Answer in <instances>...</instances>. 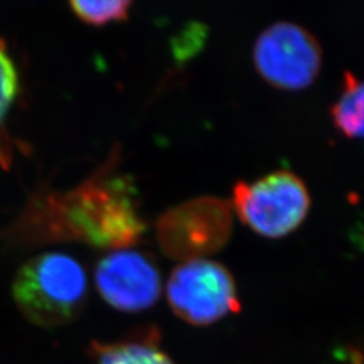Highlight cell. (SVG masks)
<instances>
[{"mask_svg":"<svg viewBox=\"0 0 364 364\" xmlns=\"http://www.w3.org/2000/svg\"><path fill=\"white\" fill-rule=\"evenodd\" d=\"M231 207L255 232L279 237L305 219L311 208V195L296 173L274 170L254 181L235 182Z\"/></svg>","mask_w":364,"mask_h":364,"instance_id":"cell-3","label":"cell"},{"mask_svg":"<svg viewBox=\"0 0 364 364\" xmlns=\"http://www.w3.org/2000/svg\"><path fill=\"white\" fill-rule=\"evenodd\" d=\"M252 58L258 73L274 87L301 90L317 77L323 49L306 27L291 21H278L257 37Z\"/></svg>","mask_w":364,"mask_h":364,"instance_id":"cell-6","label":"cell"},{"mask_svg":"<svg viewBox=\"0 0 364 364\" xmlns=\"http://www.w3.org/2000/svg\"><path fill=\"white\" fill-rule=\"evenodd\" d=\"M331 117L338 130L352 138H364V80L351 72L344 75L343 90L331 107Z\"/></svg>","mask_w":364,"mask_h":364,"instance_id":"cell-9","label":"cell"},{"mask_svg":"<svg viewBox=\"0 0 364 364\" xmlns=\"http://www.w3.org/2000/svg\"><path fill=\"white\" fill-rule=\"evenodd\" d=\"M69 6L82 22L93 26H103L111 22L127 19L131 1H70Z\"/></svg>","mask_w":364,"mask_h":364,"instance_id":"cell-11","label":"cell"},{"mask_svg":"<svg viewBox=\"0 0 364 364\" xmlns=\"http://www.w3.org/2000/svg\"><path fill=\"white\" fill-rule=\"evenodd\" d=\"M11 293L16 308L31 324L58 328L76 321L84 312L88 278L73 257L43 252L19 267Z\"/></svg>","mask_w":364,"mask_h":364,"instance_id":"cell-2","label":"cell"},{"mask_svg":"<svg viewBox=\"0 0 364 364\" xmlns=\"http://www.w3.org/2000/svg\"><path fill=\"white\" fill-rule=\"evenodd\" d=\"M95 285L111 308L139 313L150 309L159 299L162 278L153 257L138 250L120 248L97 263Z\"/></svg>","mask_w":364,"mask_h":364,"instance_id":"cell-7","label":"cell"},{"mask_svg":"<svg viewBox=\"0 0 364 364\" xmlns=\"http://www.w3.org/2000/svg\"><path fill=\"white\" fill-rule=\"evenodd\" d=\"M90 364H176L161 347L156 326H139L114 341L92 340Z\"/></svg>","mask_w":364,"mask_h":364,"instance_id":"cell-8","label":"cell"},{"mask_svg":"<svg viewBox=\"0 0 364 364\" xmlns=\"http://www.w3.org/2000/svg\"><path fill=\"white\" fill-rule=\"evenodd\" d=\"M18 93V72L14 61L0 41V124L7 115ZM0 164H10V150L6 147V136L0 131Z\"/></svg>","mask_w":364,"mask_h":364,"instance_id":"cell-10","label":"cell"},{"mask_svg":"<svg viewBox=\"0 0 364 364\" xmlns=\"http://www.w3.org/2000/svg\"><path fill=\"white\" fill-rule=\"evenodd\" d=\"M232 232L231 203L200 196L166 210L156 223L162 251L176 259L207 258L225 246Z\"/></svg>","mask_w":364,"mask_h":364,"instance_id":"cell-4","label":"cell"},{"mask_svg":"<svg viewBox=\"0 0 364 364\" xmlns=\"http://www.w3.org/2000/svg\"><path fill=\"white\" fill-rule=\"evenodd\" d=\"M132 196L130 182L119 176L111 177L102 168L77 189L34 204L28 220L38 224V239H70L99 248H127L138 243L144 232Z\"/></svg>","mask_w":364,"mask_h":364,"instance_id":"cell-1","label":"cell"},{"mask_svg":"<svg viewBox=\"0 0 364 364\" xmlns=\"http://www.w3.org/2000/svg\"><path fill=\"white\" fill-rule=\"evenodd\" d=\"M166 290L171 311L192 326H210L240 309L234 277L218 260H182Z\"/></svg>","mask_w":364,"mask_h":364,"instance_id":"cell-5","label":"cell"}]
</instances>
